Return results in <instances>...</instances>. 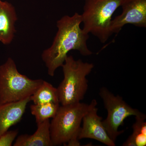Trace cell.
Wrapping results in <instances>:
<instances>
[{"label":"cell","instance_id":"1","mask_svg":"<svg viewBox=\"0 0 146 146\" xmlns=\"http://www.w3.org/2000/svg\"><path fill=\"white\" fill-rule=\"evenodd\" d=\"M82 23V15L77 13L72 16H63L57 21L58 31L52 44L44 51L42 56L49 75L54 76L56 69L62 66L72 50L78 51L84 56L92 54L87 45L89 34L80 28Z\"/></svg>","mask_w":146,"mask_h":146},{"label":"cell","instance_id":"2","mask_svg":"<svg viewBox=\"0 0 146 146\" xmlns=\"http://www.w3.org/2000/svg\"><path fill=\"white\" fill-rule=\"evenodd\" d=\"M91 103L81 102L60 106L57 113L50 122V134L53 146H80L79 132L84 115L89 110Z\"/></svg>","mask_w":146,"mask_h":146},{"label":"cell","instance_id":"3","mask_svg":"<svg viewBox=\"0 0 146 146\" xmlns=\"http://www.w3.org/2000/svg\"><path fill=\"white\" fill-rule=\"evenodd\" d=\"M64 78L57 88L61 105L77 103L83 100L88 88L86 77L94 68L93 63L75 60L68 56L61 66Z\"/></svg>","mask_w":146,"mask_h":146},{"label":"cell","instance_id":"4","mask_svg":"<svg viewBox=\"0 0 146 146\" xmlns=\"http://www.w3.org/2000/svg\"><path fill=\"white\" fill-rule=\"evenodd\" d=\"M44 80H33L18 72L9 58L0 66V104L19 101L32 96Z\"/></svg>","mask_w":146,"mask_h":146},{"label":"cell","instance_id":"5","mask_svg":"<svg viewBox=\"0 0 146 146\" xmlns=\"http://www.w3.org/2000/svg\"><path fill=\"white\" fill-rule=\"evenodd\" d=\"M125 0H85L82 14L84 31L91 33L102 43L112 35L110 24L113 13Z\"/></svg>","mask_w":146,"mask_h":146},{"label":"cell","instance_id":"6","mask_svg":"<svg viewBox=\"0 0 146 146\" xmlns=\"http://www.w3.org/2000/svg\"><path fill=\"white\" fill-rule=\"evenodd\" d=\"M99 95L108 112L107 117L102 121L103 124L110 138L115 142L118 136L124 132V130L118 129L120 126L123 124L127 118L131 116H143L145 114L131 107L122 97L119 95L115 96L106 87L100 89Z\"/></svg>","mask_w":146,"mask_h":146},{"label":"cell","instance_id":"7","mask_svg":"<svg viewBox=\"0 0 146 146\" xmlns=\"http://www.w3.org/2000/svg\"><path fill=\"white\" fill-rule=\"evenodd\" d=\"M123 12L112 20L110 31L119 33L127 24L139 27H146V0H125L121 6Z\"/></svg>","mask_w":146,"mask_h":146},{"label":"cell","instance_id":"8","mask_svg":"<svg viewBox=\"0 0 146 146\" xmlns=\"http://www.w3.org/2000/svg\"><path fill=\"white\" fill-rule=\"evenodd\" d=\"M91 103V108L82 119L83 124L79 132L78 140L90 138L108 146H116L115 142L110 139L105 130L102 118L98 115L96 100H92Z\"/></svg>","mask_w":146,"mask_h":146},{"label":"cell","instance_id":"9","mask_svg":"<svg viewBox=\"0 0 146 146\" xmlns=\"http://www.w3.org/2000/svg\"><path fill=\"white\" fill-rule=\"evenodd\" d=\"M30 101V97L19 101L0 104V136L20 121Z\"/></svg>","mask_w":146,"mask_h":146},{"label":"cell","instance_id":"10","mask_svg":"<svg viewBox=\"0 0 146 146\" xmlns=\"http://www.w3.org/2000/svg\"><path fill=\"white\" fill-rule=\"evenodd\" d=\"M17 19L14 7L8 2L0 0V42L4 44H9L13 40Z\"/></svg>","mask_w":146,"mask_h":146},{"label":"cell","instance_id":"11","mask_svg":"<svg viewBox=\"0 0 146 146\" xmlns=\"http://www.w3.org/2000/svg\"><path fill=\"white\" fill-rule=\"evenodd\" d=\"M37 128L32 135L18 136L14 146H52L50 134V121L47 119L37 124Z\"/></svg>","mask_w":146,"mask_h":146},{"label":"cell","instance_id":"12","mask_svg":"<svg viewBox=\"0 0 146 146\" xmlns=\"http://www.w3.org/2000/svg\"><path fill=\"white\" fill-rule=\"evenodd\" d=\"M30 98L34 104L48 103L60 104L57 88L45 80L30 97Z\"/></svg>","mask_w":146,"mask_h":146},{"label":"cell","instance_id":"13","mask_svg":"<svg viewBox=\"0 0 146 146\" xmlns=\"http://www.w3.org/2000/svg\"><path fill=\"white\" fill-rule=\"evenodd\" d=\"M132 125L133 133L123 144V146H146V116H136Z\"/></svg>","mask_w":146,"mask_h":146},{"label":"cell","instance_id":"14","mask_svg":"<svg viewBox=\"0 0 146 146\" xmlns=\"http://www.w3.org/2000/svg\"><path fill=\"white\" fill-rule=\"evenodd\" d=\"M60 104L54 103L32 104L31 114L35 116L37 124L54 117L57 113Z\"/></svg>","mask_w":146,"mask_h":146},{"label":"cell","instance_id":"15","mask_svg":"<svg viewBox=\"0 0 146 146\" xmlns=\"http://www.w3.org/2000/svg\"><path fill=\"white\" fill-rule=\"evenodd\" d=\"M18 130L7 131L0 136V146H11L18 134Z\"/></svg>","mask_w":146,"mask_h":146}]
</instances>
